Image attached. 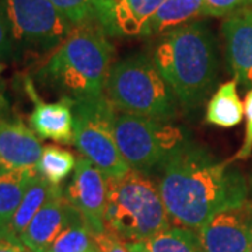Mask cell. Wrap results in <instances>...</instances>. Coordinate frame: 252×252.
<instances>
[{
	"label": "cell",
	"mask_w": 252,
	"mask_h": 252,
	"mask_svg": "<svg viewBox=\"0 0 252 252\" xmlns=\"http://www.w3.org/2000/svg\"><path fill=\"white\" fill-rule=\"evenodd\" d=\"M112 52L107 34L98 26L74 27L49 55L38 77L64 98L97 97L105 90Z\"/></svg>",
	"instance_id": "3957f363"
},
{
	"label": "cell",
	"mask_w": 252,
	"mask_h": 252,
	"mask_svg": "<svg viewBox=\"0 0 252 252\" xmlns=\"http://www.w3.org/2000/svg\"><path fill=\"white\" fill-rule=\"evenodd\" d=\"M42 150L34 130L23 122L0 118V168H34Z\"/></svg>",
	"instance_id": "4fadbf2b"
},
{
	"label": "cell",
	"mask_w": 252,
	"mask_h": 252,
	"mask_svg": "<svg viewBox=\"0 0 252 252\" xmlns=\"http://www.w3.org/2000/svg\"><path fill=\"white\" fill-rule=\"evenodd\" d=\"M107 177L87 157L77 160L72 181L64 192V198L81 213L93 234L105 230L107 207Z\"/></svg>",
	"instance_id": "9c48e42d"
},
{
	"label": "cell",
	"mask_w": 252,
	"mask_h": 252,
	"mask_svg": "<svg viewBox=\"0 0 252 252\" xmlns=\"http://www.w3.org/2000/svg\"><path fill=\"white\" fill-rule=\"evenodd\" d=\"M153 61L185 111L199 108L219 73L216 38L203 21H192L161 35Z\"/></svg>",
	"instance_id": "7a4b0ae2"
},
{
	"label": "cell",
	"mask_w": 252,
	"mask_h": 252,
	"mask_svg": "<svg viewBox=\"0 0 252 252\" xmlns=\"http://www.w3.org/2000/svg\"><path fill=\"white\" fill-rule=\"evenodd\" d=\"M38 175L34 168H0V228H7L27 192Z\"/></svg>",
	"instance_id": "ac0fdd59"
},
{
	"label": "cell",
	"mask_w": 252,
	"mask_h": 252,
	"mask_svg": "<svg viewBox=\"0 0 252 252\" xmlns=\"http://www.w3.org/2000/svg\"><path fill=\"white\" fill-rule=\"evenodd\" d=\"M129 252H205L196 230L170 225L143 241L126 243Z\"/></svg>",
	"instance_id": "e0dca14e"
},
{
	"label": "cell",
	"mask_w": 252,
	"mask_h": 252,
	"mask_svg": "<svg viewBox=\"0 0 252 252\" xmlns=\"http://www.w3.org/2000/svg\"><path fill=\"white\" fill-rule=\"evenodd\" d=\"M165 0H115L111 9L114 35H143L150 18Z\"/></svg>",
	"instance_id": "2e32d148"
},
{
	"label": "cell",
	"mask_w": 252,
	"mask_h": 252,
	"mask_svg": "<svg viewBox=\"0 0 252 252\" xmlns=\"http://www.w3.org/2000/svg\"><path fill=\"white\" fill-rule=\"evenodd\" d=\"M251 252H252V248H251Z\"/></svg>",
	"instance_id": "4dcf8cb0"
},
{
	"label": "cell",
	"mask_w": 252,
	"mask_h": 252,
	"mask_svg": "<svg viewBox=\"0 0 252 252\" xmlns=\"http://www.w3.org/2000/svg\"><path fill=\"white\" fill-rule=\"evenodd\" d=\"M74 117L73 146L98 167L108 178L121 177L130 170L115 140L117 109L105 94L72 99Z\"/></svg>",
	"instance_id": "52a82bcc"
},
{
	"label": "cell",
	"mask_w": 252,
	"mask_h": 252,
	"mask_svg": "<svg viewBox=\"0 0 252 252\" xmlns=\"http://www.w3.org/2000/svg\"><path fill=\"white\" fill-rule=\"evenodd\" d=\"M207 16L227 17L247 6H251L252 0H205Z\"/></svg>",
	"instance_id": "cb8c5ba5"
},
{
	"label": "cell",
	"mask_w": 252,
	"mask_h": 252,
	"mask_svg": "<svg viewBox=\"0 0 252 252\" xmlns=\"http://www.w3.org/2000/svg\"><path fill=\"white\" fill-rule=\"evenodd\" d=\"M81 219L80 212L69 203L62 192L46 202L20 238L31 251L48 252L55 240Z\"/></svg>",
	"instance_id": "8fae6325"
},
{
	"label": "cell",
	"mask_w": 252,
	"mask_h": 252,
	"mask_svg": "<svg viewBox=\"0 0 252 252\" xmlns=\"http://www.w3.org/2000/svg\"><path fill=\"white\" fill-rule=\"evenodd\" d=\"M207 16L205 0H165L150 18L143 35H165Z\"/></svg>",
	"instance_id": "9a60e30c"
},
{
	"label": "cell",
	"mask_w": 252,
	"mask_h": 252,
	"mask_svg": "<svg viewBox=\"0 0 252 252\" xmlns=\"http://www.w3.org/2000/svg\"><path fill=\"white\" fill-rule=\"evenodd\" d=\"M0 70H1V67H0Z\"/></svg>",
	"instance_id": "f546056e"
},
{
	"label": "cell",
	"mask_w": 252,
	"mask_h": 252,
	"mask_svg": "<svg viewBox=\"0 0 252 252\" xmlns=\"http://www.w3.org/2000/svg\"><path fill=\"white\" fill-rule=\"evenodd\" d=\"M63 17L74 27L95 24L107 35L112 34L111 0H51Z\"/></svg>",
	"instance_id": "d6986e66"
},
{
	"label": "cell",
	"mask_w": 252,
	"mask_h": 252,
	"mask_svg": "<svg viewBox=\"0 0 252 252\" xmlns=\"http://www.w3.org/2000/svg\"><path fill=\"white\" fill-rule=\"evenodd\" d=\"M95 248L94 234L81 219L67 227L51 245L48 252H90Z\"/></svg>",
	"instance_id": "603a6c76"
},
{
	"label": "cell",
	"mask_w": 252,
	"mask_h": 252,
	"mask_svg": "<svg viewBox=\"0 0 252 252\" xmlns=\"http://www.w3.org/2000/svg\"><path fill=\"white\" fill-rule=\"evenodd\" d=\"M171 225L158 187L142 172L107 181L105 228L125 243L143 241Z\"/></svg>",
	"instance_id": "277c9868"
},
{
	"label": "cell",
	"mask_w": 252,
	"mask_h": 252,
	"mask_svg": "<svg viewBox=\"0 0 252 252\" xmlns=\"http://www.w3.org/2000/svg\"><path fill=\"white\" fill-rule=\"evenodd\" d=\"M17 56V48L11 36L9 21H7L4 10L0 4V59L7 61V59H14Z\"/></svg>",
	"instance_id": "d4e9b609"
},
{
	"label": "cell",
	"mask_w": 252,
	"mask_h": 252,
	"mask_svg": "<svg viewBox=\"0 0 252 252\" xmlns=\"http://www.w3.org/2000/svg\"><path fill=\"white\" fill-rule=\"evenodd\" d=\"M0 252H34L21 241L18 235L7 228H0Z\"/></svg>",
	"instance_id": "83f0119b"
},
{
	"label": "cell",
	"mask_w": 252,
	"mask_h": 252,
	"mask_svg": "<svg viewBox=\"0 0 252 252\" xmlns=\"http://www.w3.org/2000/svg\"><path fill=\"white\" fill-rule=\"evenodd\" d=\"M244 114H245V137L241 149L234 156V160H245L252 153V89L245 95Z\"/></svg>",
	"instance_id": "484cf974"
},
{
	"label": "cell",
	"mask_w": 252,
	"mask_h": 252,
	"mask_svg": "<svg viewBox=\"0 0 252 252\" xmlns=\"http://www.w3.org/2000/svg\"><path fill=\"white\" fill-rule=\"evenodd\" d=\"M158 190L172 224L196 231L216 213L247 200V187L238 170L192 142L158 172Z\"/></svg>",
	"instance_id": "6da1fadb"
},
{
	"label": "cell",
	"mask_w": 252,
	"mask_h": 252,
	"mask_svg": "<svg viewBox=\"0 0 252 252\" xmlns=\"http://www.w3.org/2000/svg\"><path fill=\"white\" fill-rule=\"evenodd\" d=\"M94 243L101 252H129L125 241L107 228L99 234H94Z\"/></svg>",
	"instance_id": "4316f807"
},
{
	"label": "cell",
	"mask_w": 252,
	"mask_h": 252,
	"mask_svg": "<svg viewBox=\"0 0 252 252\" xmlns=\"http://www.w3.org/2000/svg\"><path fill=\"white\" fill-rule=\"evenodd\" d=\"M105 97L119 112L171 121L177 117L178 101L157 69L153 58L135 54L111 66Z\"/></svg>",
	"instance_id": "5b68a950"
},
{
	"label": "cell",
	"mask_w": 252,
	"mask_h": 252,
	"mask_svg": "<svg viewBox=\"0 0 252 252\" xmlns=\"http://www.w3.org/2000/svg\"><path fill=\"white\" fill-rule=\"evenodd\" d=\"M221 32L234 80L252 89V4L227 16Z\"/></svg>",
	"instance_id": "7c38bea8"
},
{
	"label": "cell",
	"mask_w": 252,
	"mask_h": 252,
	"mask_svg": "<svg viewBox=\"0 0 252 252\" xmlns=\"http://www.w3.org/2000/svg\"><path fill=\"white\" fill-rule=\"evenodd\" d=\"M198 234L205 252H251L252 202L219 212Z\"/></svg>",
	"instance_id": "30bf717a"
},
{
	"label": "cell",
	"mask_w": 252,
	"mask_h": 252,
	"mask_svg": "<svg viewBox=\"0 0 252 252\" xmlns=\"http://www.w3.org/2000/svg\"><path fill=\"white\" fill-rule=\"evenodd\" d=\"M76 164L77 161L74 158V154L62 147L49 144L44 147L36 170L39 175H42L51 184L61 185V182L66 180L76 168Z\"/></svg>",
	"instance_id": "7402d4cb"
},
{
	"label": "cell",
	"mask_w": 252,
	"mask_h": 252,
	"mask_svg": "<svg viewBox=\"0 0 252 252\" xmlns=\"http://www.w3.org/2000/svg\"><path fill=\"white\" fill-rule=\"evenodd\" d=\"M244 117V105L237 93V81H225L210 97L206 108V122L220 127L238 125Z\"/></svg>",
	"instance_id": "44dd1931"
},
{
	"label": "cell",
	"mask_w": 252,
	"mask_h": 252,
	"mask_svg": "<svg viewBox=\"0 0 252 252\" xmlns=\"http://www.w3.org/2000/svg\"><path fill=\"white\" fill-rule=\"evenodd\" d=\"M115 140L130 170L152 175L187 144L189 133L182 127L153 118L117 112Z\"/></svg>",
	"instance_id": "8992f818"
},
{
	"label": "cell",
	"mask_w": 252,
	"mask_h": 252,
	"mask_svg": "<svg viewBox=\"0 0 252 252\" xmlns=\"http://www.w3.org/2000/svg\"><path fill=\"white\" fill-rule=\"evenodd\" d=\"M18 55L52 54L73 31L51 0H0Z\"/></svg>",
	"instance_id": "ba28073f"
},
{
	"label": "cell",
	"mask_w": 252,
	"mask_h": 252,
	"mask_svg": "<svg viewBox=\"0 0 252 252\" xmlns=\"http://www.w3.org/2000/svg\"><path fill=\"white\" fill-rule=\"evenodd\" d=\"M62 188L59 185L51 184L49 181L45 180L38 172V175L34 178V181L30 184L27 192H26L18 209L16 210L14 216L11 219L7 230L10 233L20 237L46 202L51 200L56 195L62 193Z\"/></svg>",
	"instance_id": "ffe728a7"
},
{
	"label": "cell",
	"mask_w": 252,
	"mask_h": 252,
	"mask_svg": "<svg viewBox=\"0 0 252 252\" xmlns=\"http://www.w3.org/2000/svg\"><path fill=\"white\" fill-rule=\"evenodd\" d=\"M35 107L30 115V125L35 135L44 139H51L62 144H73L74 137V117L72 99L62 97L58 102H44L32 93Z\"/></svg>",
	"instance_id": "5bb4252c"
},
{
	"label": "cell",
	"mask_w": 252,
	"mask_h": 252,
	"mask_svg": "<svg viewBox=\"0 0 252 252\" xmlns=\"http://www.w3.org/2000/svg\"><path fill=\"white\" fill-rule=\"evenodd\" d=\"M90 252H101L98 250V248H97V247H95V248H94V250H93V251H90Z\"/></svg>",
	"instance_id": "f1b7e54d"
}]
</instances>
